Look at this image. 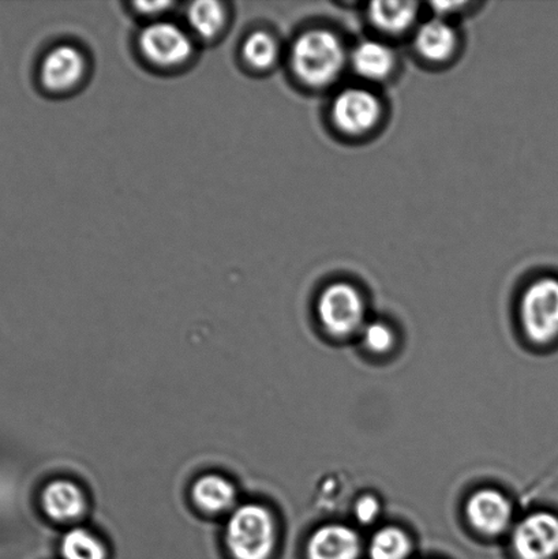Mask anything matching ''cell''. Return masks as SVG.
<instances>
[{
    "label": "cell",
    "instance_id": "cell-1",
    "mask_svg": "<svg viewBox=\"0 0 558 559\" xmlns=\"http://www.w3.org/2000/svg\"><path fill=\"white\" fill-rule=\"evenodd\" d=\"M134 49L144 68L162 75L185 73L193 68L201 51L182 21L173 19L141 25L134 37Z\"/></svg>",
    "mask_w": 558,
    "mask_h": 559
},
{
    "label": "cell",
    "instance_id": "cell-2",
    "mask_svg": "<svg viewBox=\"0 0 558 559\" xmlns=\"http://www.w3.org/2000/svg\"><path fill=\"white\" fill-rule=\"evenodd\" d=\"M348 58L342 38L335 33L309 29L295 37L287 60L295 80L311 90H321L341 76Z\"/></svg>",
    "mask_w": 558,
    "mask_h": 559
},
{
    "label": "cell",
    "instance_id": "cell-3",
    "mask_svg": "<svg viewBox=\"0 0 558 559\" xmlns=\"http://www.w3.org/2000/svg\"><path fill=\"white\" fill-rule=\"evenodd\" d=\"M93 73V59L79 43L54 44L37 68L40 90L52 98H68L84 90Z\"/></svg>",
    "mask_w": 558,
    "mask_h": 559
},
{
    "label": "cell",
    "instance_id": "cell-4",
    "mask_svg": "<svg viewBox=\"0 0 558 559\" xmlns=\"http://www.w3.org/2000/svg\"><path fill=\"white\" fill-rule=\"evenodd\" d=\"M226 539L235 559H268L276 540L272 514L264 507L248 503L228 520Z\"/></svg>",
    "mask_w": 558,
    "mask_h": 559
},
{
    "label": "cell",
    "instance_id": "cell-5",
    "mask_svg": "<svg viewBox=\"0 0 558 559\" xmlns=\"http://www.w3.org/2000/svg\"><path fill=\"white\" fill-rule=\"evenodd\" d=\"M523 331L533 343L544 345L558 338V280H535L521 301Z\"/></svg>",
    "mask_w": 558,
    "mask_h": 559
},
{
    "label": "cell",
    "instance_id": "cell-6",
    "mask_svg": "<svg viewBox=\"0 0 558 559\" xmlns=\"http://www.w3.org/2000/svg\"><path fill=\"white\" fill-rule=\"evenodd\" d=\"M317 312L322 326L333 337L352 336L365 326V300L348 283H333L322 290Z\"/></svg>",
    "mask_w": 558,
    "mask_h": 559
},
{
    "label": "cell",
    "instance_id": "cell-7",
    "mask_svg": "<svg viewBox=\"0 0 558 559\" xmlns=\"http://www.w3.org/2000/svg\"><path fill=\"white\" fill-rule=\"evenodd\" d=\"M382 117L380 98L363 87H349L332 104V119L344 134L364 135L377 128Z\"/></svg>",
    "mask_w": 558,
    "mask_h": 559
},
{
    "label": "cell",
    "instance_id": "cell-8",
    "mask_svg": "<svg viewBox=\"0 0 558 559\" xmlns=\"http://www.w3.org/2000/svg\"><path fill=\"white\" fill-rule=\"evenodd\" d=\"M234 19L231 3L221 0H197L186 4L182 24L202 48L221 44L231 31Z\"/></svg>",
    "mask_w": 558,
    "mask_h": 559
},
{
    "label": "cell",
    "instance_id": "cell-9",
    "mask_svg": "<svg viewBox=\"0 0 558 559\" xmlns=\"http://www.w3.org/2000/svg\"><path fill=\"white\" fill-rule=\"evenodd\" d=\"M512 546L518 559L557 558L558 516L550 512L530 514L517 525Z\"/></svg>",
    "mask_w": 558,
    "mask_h": 559
},
{
    "label": "cell",
    "instance_id": "cell-10",
    "mask_svg": "<svg viewBox=\"0 0 558 559\" xmlns=\"http://www.w3.org/2000/svg\"><path fill=\"white\" fill-rule=\"evenodd\" d=\"M466 513L470 524L479 534L499 536L511 527L513 509L500 491L485 489L470 497Z\"/></svg>",
    "mask_w": 558,
    "mask_h": 559
},
{
    "label": "cell",
    "instance_id": "cell-11",
    "mask_svg": "<svg viewBox=\"0 0 558 559\" xmlns=\"http://www.w3.org/2000/svg\"><path fill=\"white\" fill-rule=\"evenodd\" d=\"M282 43L275 33L264 27L246 33L238 48L240 68L250 75H266L281 63Z\"/></svg>",
    "mask_w": 558,
    "mask_h": 559
},
{
    "label": "cell",
    "instance_id": "cell-12",
    "mask_svg": "<svg viewBox=\"0 0 558 559\" xmlns=\"http://www.w3.org/2000/svg\"><path fill=\"white\" fill-rule=\"evenodd\" d=\"M363 542L353 528L342 524L324 525L308 544L309 559H358Z\"/></svg>",
    "mask_w": 558,
    "mask_h": 559
},
{
    "label": "cell",
    "instance_id": "cell-13",
    "mask_svg": "<svg viewBox=\"0 0 558 559\" xmlns=\"http://www.w3.org/2000/svg\"><path fill=\"white\" fill-rule=\"evenodd\" d=\"M415 48L429 62H447L458 48L456 31L444 19L425 22L415 33Z\"/></svg>",
    "mask_w": 558,
    "mask_h": 559
},
{
    "label": "cell",
    "instance_id": "cell-14",
    "mask_svg": "<svg viewBox=\"0 0 558 559\" xmlns=\"http://www.w3.org/2000/svg\"><path fill=\"white\" fill-rule=\"evenodd\" d=\"M41 506L48 518L66 523L82 516L86 501L84 492L70 480H55L43 491Z\"/></svg>",
    "mask_w": 558,
    "mask_h": 559
},
{
    "label": "cell",
    "instance_id": "cell-15",
    "mask_svg": "<svg viewBox=\"0 0 558 559\" xmlns=\"http://www.w3.org/2000/svg\"><path fill=\"white\" fill-rule=\"evenodd\" d=\"M355 73L365 80L382 81L395 70L396 55L385 43L364 40L357 44L349 55Z\"/></svg>",
    "mask_w": 558,
    "mask_h": 559
},
{
    "label": "cell",
    "instance_id": "cell-16",
    "mask_svg": "<svg viewBox=\"0 0 558 559\" xmlns=\"http://www.w3.org/2000/svg\"><path fill=\"white\" fill-rule=\"evenodd\" d=\"M371 24L387 35H402L414 25L418 4L414 2H375L368 11Z\"/></svg>",
    "mask_w": 558,
    "mask_h": 559
},
{
    "label": "cell",
    "instance_id": "cell-17",
    "mask_svg": "<svg viewBox=\"0 0 558 559\" xmlns=\"http://www.w3.org/2000/svg\"><path fill=\"white\" fill-rule=\"evenodd\" d=\"M193 498L202 511L223 513L237 501V490L231 481L218 475L202 476L193 487Z\"/></svg>",
    "mask_w": 558,
    "mask_h": 559
},
{
    "label": "cell",
    "instance_id": "cell-18",
    "mask_svg": "<svg viewBox=\"0 0 558 559\" xmlns=\"http://www.w3.org/2000/svg\"><path fill=\"white\" fill-rule=\"evenodd\" d=\"M412 550V539L403 530L385 527L371 539L369 555L370 559H407Z\"/></svg>",
    "mask_w": 558,
    "mask_h": 559
},
{
    "label": "cell",
    "instance_id": "cell-19",
    "mask_svg": "<svg viewBox=\"0 0 558 559\" xmlns=\"http://www.w3.org/2000/svg\"><path fill=\"white\" fill-rule=\"evenodd\" d=\"M63 559H107L106 547L84 528L70 530L60 542Z\"/></svg>",
    "mask_w": 558,
    "mask_h": 559
},
{
    "label": "cell",
    "instance_id": "cell-20",
    "mask_svg": "<svg viewBox=\"0 0 558 559\" xmlns=\"http://www.w3.org/2000/svg\"><path fill=\"white\" fill-rule=\"evenodd\" d=\"M174 2H131L126 4L129 14L139 21L140 26L151 22L171 19L174 10L178 8Z\"/></svg>",
    "mask_w": 558,
    "mask_h": 559
},
{
    "label": "cell",
    "instance_id": "cell-21",
    "mask_svg": "<svg viewBox=\"0 0 558 559\" xmlns=\"http://www.w3.org/2000/svg\"><path fill=\"white\" fill-rule=\"evenodd\" d=\"M364 343L373 354H387L395 344V334L384 322H370L364 326Z\"/></svg>",
    "mask_w": 558,
    "mask_h": 559
},
{
    "label": "cell",
    "instance_id": "cell-22",
    "mask_svg": "<svg viewBox=\"0 0 558 559\" xmlns=\"http://www.w3.org/2000/svg\"><path fill=\"white\" fill-rule=\"evenodd\" d=\"M380 514V502L373 496L360 497L355 503V518L359 523L369 525L376 522Z\"/></svg>",
    "mask_w": 558,
    "mask_h": 559
}]
</instances>
